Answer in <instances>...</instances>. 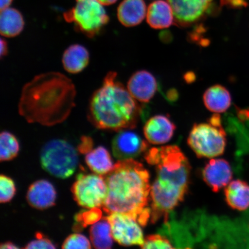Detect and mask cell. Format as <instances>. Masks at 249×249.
<instances>
[{
  "mask_svg": "<svg viewBox=\"0 0 249 249\" xmlns=\"http://www.w3.org/2000/svg\"><path fill=\"white\" fill-rule=\"evenodd\" d=\"M72 81L57 71L40 74L25 85L18 113L28 123L52 126L67 119L75 107Z\"/></svg>",
  "mask_w": 249,
  "mask_h": 249,
  "instance_id": "1",
  "label": "cell"
},
{
  "mask_svg": "<svg viewBox=\"0 0 249 249\" xmlns=\"http://www.w3.org/2000/svg\"><path fill=\"white\" fill-rule=\"evenodd\" d=\"M144 158L156 172L150 193L151 222L155 223L161 219L166 222L188 193L191 165L177 145L148 149Z\"/></svg>",
  "mask_w": 249,
  "mask_h": 249,
  "instance_id": "2",
  "label": "cell"
},
{
  "mask_svg": "<svg viewBox=\"0 0 249 249\" xmlns=\"http://www.w3.org/2000/svg\"><path fill=\"white\" fill-rule=\"evenodd\" d=\"M107 194L102 208L106 213H121L133 218L142 226L151 219L150 174L141 163L121 160L103 176Z\"/></svg>",
  "mask_w": 249,
  "mask_h": 249,
  "instance_id": "3",
  "label": "cell"
},
{
  "mask_svg": "<svg viewBox=\"0 0 249 249\" xmlns=\"http://www.w3.org/2000/svg\"><path fill=\"white\" fill-rule=\"evenodd\" d=\"M117 77L116 72L109 71L90 99L89 120L98 129L119 132L135 128L142 114V108Z\"/></svg>",
  "mask_w": 249,
  "mask_h": 249,
  "instance_id": "4",
  "label": "cell"
},
{
  "mask_svg": "<svg viewBox=\"0 0 249 249\" xmlns=\"http://www.w3.org/2000/svg\"><path fill=\"white\" fill-rule=\"evenodd\" d=\"M190 147L198 158H213L225 152L226 132L219 114H214L207 123L195 124L188 139Z\"/></svg>",
  "mask_w": 249,
  "mask_h": 249,
  "instance_id": "5",
  "label": "cell"
},
{
  "mask_svg": "<svg viewBox=\"0 0 249 249\" xmlns=\"http://www.w3.org/2000/svg\"><path fill=\"white\" fill-rule=\"evenodd\" d=\"M40 158L43 169L58 178H69L77 167V151L64 140L54 139L46 143Z\"/></svg>",
  "mask_w": 249,
  "mask_h": 249,
  "instance_id": "6",
  "label": "cell"
},
{
  "mask_svg": "<svg viewBox=\"0 0 249 249\" xmlns=\"http://www.w3.org/2000/svg\"><path fill=\"white\" fill-rule=\"evenodd\" d=\"M64 18L89 38L98 36L110 20L104 6L97 0H76L74 7L65 12Z\"/></svg>",
  "mask_w": 249,
  "mask_h": 249,
  "instance_id": "7",
  "label": "cell"
},
{
  "mask_svg": "<svg viewBox=\"0 0 249 249\" xmlns=\"http://www.w3.org/2000/svg\"><path fill=\"white\" fill-rule=\"evenodd\" d=\"M71 192L80 206L87 209L101 208L107 198V186L103 176L81 173L77 176Z\"/></svg>",
  "mask_w": 249,
  "mask_h": 249,
  "instance_id": "8",
  "label": "cell"
},
{
  "mask_svg": "<svg viewBox=\"0 0 249 249\" xmlns=\"http://www.w3.org/2000/svg\"><path fill=\"white\" fill-rule=\"evenodd\" d=\"M172 8L174 23L188 27L218 10L215 0H167Z\"/></svg>",
  "mask_w": 249,
  "mask_h": 249,
  "instance_id": "9",
  "label": "cell"
},
{
  "mask_svg": "<svg viewBox=\"0 0 249 249\" xmlns=\"http://www.w3.org/2000/svg\"><path fill=\"white\" fill-rule=\"evenodd\" d=\"M107 218L111 226L112 236L118 244L124 247L137 245L142 248L145 238L136 220L121 213H112Z\"/></svg>",
  "mask_w": 249,
  "mask_h": 249,
  "instance_id": "10",
  "label": "cell"
},
{
  "mask_svg": "<svg viewBox=\"0 0 249 249\" xmlns=\"http://www.w3.org/2000/svg\"><path fill=\"white\" fill-rule=\"evenodd\" d=\"M148 144L130 130H120L112 142V150L118 160H134L147 151Z\"/></svg>",
  "mask_w": 249,
  "mask_h": 249,
  "instance_id": "11",
  "label": "cell"
},
{
  "mask_svg": "<svg viewBox=\"0 0 249 249\" xmlns=\"http://www.w3.org/2000/svg\"><path fill=\"white\" fill-rule=\"evenodd\" d=\"M202 176L213 191L218 192L231 181L233 174L228 161L223 159H213L205 165Z\"/></svg>",
  "mask_w": 249,
  "mask_h": 249,
  "instance_id": "12",
  "label": "cell"
},
{
  "mask_svg": "<svg viewBox=\"0 0 249 249\" xmlns=\"http://www.w3.org/2000/svg\"><path fill=\"white\" fill-rule=\"evenodd\" d=\"M127 89L137 101L148 103L157 91L158 83L155 76L145 70L133 73L127 84Z\"/></svg>",
  "mask_w": 249,
  "mask_h": 249,
  "instance_id": "13",
  "label": "cell"
},
{
  "mask_svg": "<svg viewBox=\"0 0 249 249\" xmlns=\"http://www.w3.org/2000/svg\"><path fill=\"white\" fill-rule=\"evenodd\" d=\"M176 129L175 124L169 117L156 115L149 118L144 126V135L148 142L154 145L169 142Z\"/></svg>",
  "mask_w": 249,
  "mask_h": 249,
  "instance_id": "14",
  "label": "cell"
},
{
  "mask_svg": "<svg viewBox=\"0 0 249 249\" xmlns=\"http://www.w3.org/2000/svg\"><path fill=\"white\" fill-rule=\"evenodd\" d=\"M57 193L53 185L45 179L36 180L28 190V203L36 209H48L55 205Z\"/></svg>",
  "mask_w": 249,
  "mask_h": 249,
  "instance_id": "15",
  "label": "cell"
},
{
  "mask_svg": "<svg viewBox=\"0 0 249 249\" xmlns=\"http://www.w3.org/2000/svg\"><path fill=\"white\" fill-rule=\"evenodd\" d=\"M144 0H123L117 8V17L120 22L126 27L141 23L146 15Z\"/></svg>",
  "mask_w": 249,
  "mask_h": 249,
  "instance_id": "16",
  "label": "cell"
},
{
  "mask_svg": "<svg viewBox=\"0 0 249 249\" xmlns=\"http://www.w3.org/2000/svg\"><path fill=\"white\" fill-rule=\"evenodd\" d=\"M147 21L154 29L169 28L174 23L172 8L169 3L163 0H158L149 5L147 13Z\"/></svg>",
  "mask_w": 249,
  "mask_h": 249,
  "instance_id": "17",
  "label": "cell"
},
{
  "mask_svg": "<svg viewBox=\"0 0 249 249\" xmlns=\"http://www.w3.org/2000/svg\"><path fill=\"white\" fill-rule=\"evenodd\" d=\"M89 53L85 46L79 44L71 45L62 55V65L68 73L77 74L88 66Z\"/></svg>",
  "mask_w": 249,
  "mask_h": 249,
  "instance_id": "18",
  "label": "cell"
},
{
  "mask_svg": "<svg viewBox=\"0 0 249 249\" xmlns=\"http://www.w3.org/2000/svg\"><path fill=\"white\" fill-rule=\"evenodd\" d=\"M227 204L232 209L244 211L249 208V184L241 179L230 182L225 190Z\"/></svg>",
  "mask_w": 249,
  "mask_h": 249,
  "instance_id": "19",
  "label": "cell"
},
{
  "mask_svg": "<svg viewBox=\"0 0 249 249\" xmlns=\"http://www.w3.org/2000/svg\"><path fill=\"white\" fill-rule=\"evenodd\" d=\"M205 107L214 113H222L231 107V94L226 87L216 85L210 87L203 95Z\"/></svg>",
  "mask_w": 249,
  "mask_h": 249,
  "instance_id": "20",
  "label": "cell"
},
{
  "mask_svg": "<svg viewBox=\"0 0 249 249\" xmlns=\"http://www.w3.org/2000/svg\"><path fill=\"white\" fill-rule=\"evenodd\" d=\"M24 24L23 15L17 9L9 7L1 10L0 33L2 36L12 38L19 35Z\"/></svg>",
  "mask_w": 249,
  "mask_h": 249,
  "instance_id": "21",
  "label": "cell"
},
{
  "mask_svg": "<svg viewBox=\"0 0 249 249\" xmlns=\"http://www.w3.org/2000/svg\"><path fill=\"white\" fill-rule=\"evenodd\" d=\"M86 162L95 174L104 176L113 170L114 164L107 149L103 146L92 149L86 154Z\"/></svg>",
  "mask_w": 249,
  "mask_h": 249,
  "instance_id": "22",
  "label": "cell"
},
{
  "mask_svg": "<svg viewBox=\"0 0 249 249\" xmlns=\"http://www.w3.org/2000/svg\"><path fill=\"white\" fill-rule=\"evenodd\" d=\"M90 239L93 247L98 249H108L112 248L113 238L111 229L107 217H103L93 224L90 229Z\"/></svg>",
  "mask_w": 249,
  "mask_h": 249,
  "instance_id": "23",
  "label": "cell"
},
{
  "mask_svg": "<svg viewBox=\"0 0 249 249\" xmlns=\"http://www.w3.org/2000/svg\"><path fill=\"white\" fill-rule=\"evenodd\" d=\"M20 146L16 137L10 132L4 131L0 135V160L8 161L17 157Z\"/></svg>",
  "mask_w": 249,
  "mask_h": 249,
  "instance_id": "24",
  "label": "cell"
},
{
  "mask_svg": "<svg viewBox=\"0 0 249 249\" xmlns=\"http://www.w3.org/2000/svg\"><path fill=\"white\" fill-rule=\"evenodd\" d=\"M102 211L99 208H91L89 210L81 211L75 216L77 226H80L79 227L84 228L88 225H92L102 219Z\"/></svg>",
  "mask_w": 249,
  "mask_h": 249,
  "instance_id": "25",
  "label": "cell"
},
{
  "mask_svg": "<svg viewBox=\"0 0 249 249\" xmlns=\"http://www.w3.org/2000/svg\"><path fill=\"white\" fill-rule=\"evenodd\" d=\"M16 187L13 180L5 175L0 177V202L6 203L14 197Z\"/></svg>",
  "mask_w": 249,
  "mask_h": 249,
  "instance_id": "26",
  "label": "cell"
},
{
  "mask_svg": "<svg viewBox=\"0 0 249 249\" xmlns=\"http://www.w3.org/2000/svg\"><path fill=\"white\" fill-rule=\"evenodd\" d=\"M62 248L63 249H89L91 248V243L85 235L79 233H73L65 239Z\"/></svg>",
  "mask_w": 249,
  "mask_h": 249,
  "instance_id": "27",
  "label": "cell"
},
{
  "mask_svg": "<svg viewBox=\"0 0 249 249\" xmlns=\"http://www.w3.org/2000/svg\"><path fill=\"white\" fill-rule=\"evenodd\" d=\"M142 249H173L170 241L166 236L160 234L149 235L145 238Z\"/></svg>",
  "mask_w": 249,
  "mask_h": 249,
  "instance_id": "28",
  "label": "cell"
},
{
  "mask_svg": "<svg viewBox=\"0 0 249 249\" xmlns=\"http://www.w3.org/2000/svg\"><path fill=\"white\" fill-rule=\"evenodd\" d=\"M56 247L51 240L42 233L37 232L36 238L26 245L25 249H55Z\"/></svg>",
  "mask_w": 249,
  "mask_h": 249,
  "instance_id": "29",
  "label": "cell"
},
{
  "mask_svg": "<svg viewBox=\"0 0 249 249\" xmlns=\"http://www.w3.org/2000/svg\"><path fill=\"white\" fill-rule=\"evenodd\" d=\"M79 146V151L82 154H87L92 149V140L89 137L83 136Z\"/></svg>",
  "mask_w": 249,
  "mask_h": 249,
  "instance_id": "30",
  "label": "cell"
},
{
  "mask_svg": "<svg viewBox=\"0 0 249 249\" xmlns=\"http://www.w3.org/2000/svg\"><path fill=\"white\" fill-rule=\"evenodd\" d=\"M220 6H228L232 8L246 7L248 2L246 0H220Z\"/></svg>",
  "mask_w": 249,
  "mask_h": 249,
  "instance_id": "31",
  "label": "cell"
},
{
  "mask_svg": "<svg viewBox=\"0 0 249 249\" xmlns=\"http://www.w3.org/2000/svg\"><path fill=\"white\" fill-rule=\"evenodd\" d=\"M8 52L7 41L2 38L1 39V57H4L7 54Z\"/></svg>",
  "mask_w": 249,
  "mask_h": 249,
  "instance_id": "32",
  "label": "cell"
},
{
  "mask_svg": "<svg viewBox=\"0 0 249 249\" xmlns=\"http://www.w3.org/2000/svg\"><path fill=\"white\" fill-rule=\"evenodd\" d=\"M18 248H19L11 242L3 243L0 246V249H17Z\"/></svg>",
  "mask_w": 249,
  "mask_h": 249,
  "instance_id": "33",
  "label": "cell"
},
{
  "mask_svg": "<svg viewBox=\"0 0 249 249\" xmlns=\"http://www.w3.org/2000/svg\"><path fill=\"white\" fill-rule=\"evenodd\" d=\"M13 0H1L0 1V9L1 10L9 7Z\"/></svg>",
  "mask_w": 249,
  "mask_h": 249,
  "instance_id": "34",
  "label": "cell"
},
{
  "mask_svg": "<svg viewBox=\"0 0 249 249\" xmlns=\"http://www.w3.org/2000/svg\"><path fill=\"white\" fill-rule=\"evenodd\" d=\"M103 5H110L114 4L117 1V0H97Z\"/></svg>",
  "mask_w": 249,
  "mask_h": 249,
  "instance_id": "35",
  "label": "cell"
}]
</instances>
